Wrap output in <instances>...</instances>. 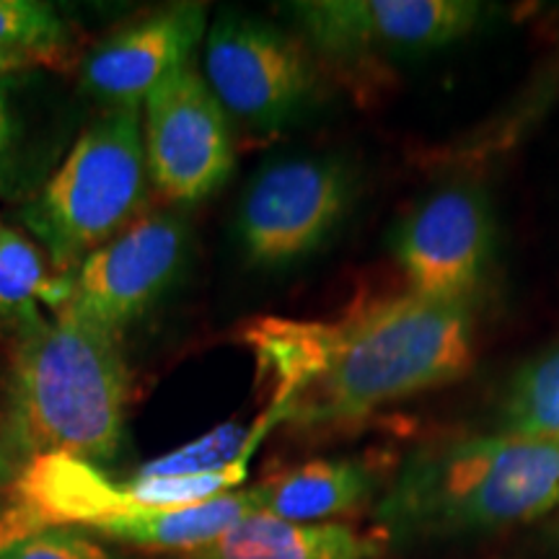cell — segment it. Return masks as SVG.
<instances>
[{"label": "cell", "instance_id": "cell-1", "mask_svg": "<svg viewBox=\"0 0 559 559\" xmlns=\"http://www.w3.org/2000/svg\"><path fill=\"white\" fill-rule=\"evenodd\" d=\"M243 342L270 383L264 415L298 430L358 423L472 368L466 304L419 293L379 300L337 321L254 319Z\"/></svg>", "mask_w": 559, "mask_h": 559}, {"label": "cell", "instance_id": "cell-2", "mask_svg": "<svg viewBox=\"0 0 559 559\" xmlns=\"http://www.w3.org/2000/svg\"><path fill=\"white\" fill-rule=\"evenodd\" d=\"M117 334L60 311L21 332L11 368V432L21 451L117 459L130 376Z\"/></svg>", "mask_w": 559, "mask_h": 559}, {"label": "cell", "instance_id": "cell-3", "mask_svg": "<svg viewBox=\"0 0 559 559\" xmlns=\"http://www.w3.org/2000/svg\"><path fill=\"white\" fill-rule=\"evenodd\" d=\"M557 506L559 438L508 432L419 453L381 519L407 534H464L539 519Z\"/></svg>", "mask_w": 559, "mask_h": 559}, {"label": "cell", "instance_id": "cell-4", "mask_svg": "<svg viewBox=\"0 0 559 559\" xmlns=\"http://www.w3.org/2000/svg\"><path fill=\"white\" fill-rule=\"evenodd\" d=\"M145 194L148 164L140 107H115L75 140L39 198L24 207V223L55 267L79 270L138 221Z\"/></svg>", "mask_w": 559, "mask_h": 559}, {"label": "cell", "instance_id": "cell-5", "mask_svg": "<svg viewBox=\"0 0 559 559\" xmlns=\"http://www.w3.org/2000/svg\"><path fill=\"white\" fill-rule=\"evenodd\" d=\"M353 198V177L334 158L293 156L262 166L236 213V241L251 267L280 270L332 236Z\"/></svg>", "mask_w": 559, "mask_h": 559}, {"label": "cell", "instance_id": "cell-6", "mask_svg": "<svg viewBox=\"0 0 559 559\" xmlns=\"http://www.w3.org/2000/svg\"><path fill=\"white\" fill-rule=\"evenodd\" d=\"M205 81L223 109L257 128L288 124L317 96V70L300 41L236 11L210 26Z\"/></svg>", "mask_w": 559, "mask_h": 559}, {"label": "cell", "instance_id": "cell-7", "mask_svg": "<svg viewBox=\"0 0 559 559\" xmlns=\"http://www.w3.org/2000/svg\"><path fill=\"white\" fill-rule=\"evenodd\" d=\"M143 143L148 179L169 202L207 200L234 174L236 151L226 109L190 62L145 96Z\"/></svg>", "mask_w": 559, "mask_h": 559}, {"label": "cell", "instance_id": "cell-8", "mask_svg": "<svg viewBox=\"0 0 559 559\" xmlns=\"http://www.w3.org/2000/svg\"><path fill=\"white\" fill-rule=\"evenodd\" d=\"M288 13L319 52L355 62L449 47L464 39L487 9L472 0H300Z\"/></svg>", "mask_w": 559, "mask_h": 559}, {"label": "cell", "instance_id": "cell-9", "mask_svg": "<svg viewBox=\"0 0 559 559\" xmlns=\"http://www.w3.org/2000/svg\"><path fill=\"white\" fill-rule=\"evenodd\" d=\"M187 247L190 230L177 215L138 218L81 264L66 311L120 337L177 285Z\"/></svg>", "mask_w": 559, "mask_h": 559}, {"label": "cell", "instance_id": "cell-10", "mask_svg": "<svg viewBox=\"0 0 559 559\" xmlns=\"http://www.w3.org/2000/svg\"><path fill=\"white\" fill-rule=\"evenodd\" d=\"M492 210L481 192L449 187L423 200L400 223L394 254L412 293L466 304L492 254Z\"/></svg>", "mask_w": 559, "mask_h": 559}, {"label": "cell", "instance_id": "cell-11", "mask_svg": "<svg viewBox=\"0 0 559 559\" xmlns=\"http://www.w3.org/2000/svg\"><path fill=\"white\" fill-rule=\"evenodd\" d=\"M205 37V5L179 3L111 34L88 55L81 88L115 107H140L166 75L187 66Z\"/></svg>", "mask_w": 559, "mask_h": 559}, {"label": "cell", "instance_id": "cell-12", "mask_svg": "<svg viewBox=\"0 0 559 559\" xmlns=\"http://www.w3.org/2000/svg\"><path fill=\"white\" fill-rule=\"evenodd\" d=\"M381 549L345 523H293L254 510L198 551L205 559H376Z\"/></svg>", "mask_w": 559, "mask_h": 559}, {"label": "cell", "instance_id": "cell-13", "mask_svg": "<svg viewBox=\"0 0 559 559\" xmlns=\"http://www.w3.org/2000/svg\"><path fill=\"white\" fill-rule=\"evenodd\" d=\"M370 492L366 466L347 459H313L277 472L251 489L257 510L293 523H321L360 506Z\"/></svg>", "mask_w": 559, "mask_h": 559}, {"label": "cell", "instance_id": "cell-14", "mask_svg": "<svg viewBox=\"0 0 559 559\" xmlns=\"http://www.w3.org/2000/svg\"><path fill=\"white\" fill-rule=\"evenodd\" d=\"M272 425L275 423L267 415L257 419L254 428H243L236 423L218 425L207 436L143 464L135 477H198V474L223 472L243 456H251Z\"/></svg>", "mask_w": 559, "mask_h": 559}, {"label": "cell", "instance_id": "cell-15", "mask_svg": "<svg viewBox=\"0 0 559 559\" xmlns=\"http://www.w3.org/2000/svg\"><path fill=\"white\" fill-rule=\"evenodd\" d=\"M506 417L513 436L559 438V347L521 370Z\"/></svg>", "mask_w": 559, "mask_h": 559}, {"label": "cell", "instance_id": "cell-16", "mask_svg": "<svg viewBox=\"0 0 559 559\" xmlns=\"http://www.w3.org/2000/svg\"><path fill=\"white\" fill-rule=\"evenodd\" d=\"M66 24L52 5L0 0V50L47 58L66 41Z\"/></svg>", "mask_w": 559, "mask_h": 559}, {"label": "cell", "instance_id": "cell-17", "mask_svg": "<svg viewBox=\"0 0 559 559\" xmlns=\"http://www.w3.org/2000/svg\"><path fill=\"white\" fill-rule=\"evenodd\" d=\"M0 559H109V555L83 531L47 528L5 544Z\"/></svg>", "mask_w": 559, "mask_h": 559}, {"label": "cell", "instance_id": "cell-18", "mask_svg": "<svg viewBox=\"0 0 559 559\" xmlns=\"http://www.w3.org/2000/svg\"><path fill=\"white\" fill-rule=\"evenodd\" d=\"M16 117H13L9 91L0 83V192L3 194L16 190Z\"/></svg>", "mask_w": 559, "mask_h": 559}, {"label": "cell", "instance_id": "cell-19", "mask_svg": "<svg viewBox=\"0 0 559 559\" xmlns=\"http://www.w3.org/2000/svg\"><path fill=\"white\" fill-rule=\"evenodd\" d=\"M0 319L13 321L21 332L32 330V326L45 321V317L39 313L37 300L21 288L16 280L3 275V272H0Z\"/></svg>", "mask_w": 559, "mask_h": 559}, {"label": "cell", "instance_id": "cell-20", "mask_svg": "<svg viewBox=\"0 0 559 559\" xmlns=\"http://www.w3.org/2000/svg\"><path fill=\"white\" fill-rule=\"evenodd\" d=\"M39 62V58H32V55L24 52H9V50H0V79L9 73H16V70H24Z\"/></svg>", "mask_w": 559, "mask_h": 559}, {"label": "cell", "instance_id": "cell-21", "mask_svg": "<svg viewBox=\"0 0 559 559\" xmlns=\"http://www.w3.org/2000/svg\"><path fill=\"white\" fill-rule=\"evenodd\" d=\"M164 559H205L200 551H181V555H166Z\"/></svg>", "mask_w": 559, "mask_h": 559}, {"label": "cell", "instance_id": "cell-22", "mask_svg": "<svg viewBox=\"0 0 559 559\" xmlns=\"http://www.w3.org/2000/svg\"><path fill=\"white\" fill-rule=\"evenodd\" d=\"M0 228H3V223H0Z\"/></svg>", "mask_w": 559, "mask_h": 559}]
</instances>
